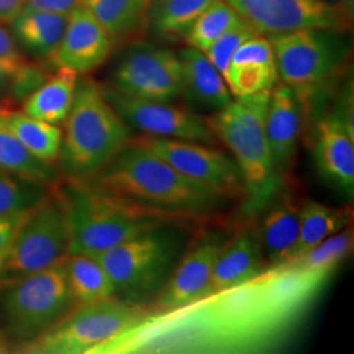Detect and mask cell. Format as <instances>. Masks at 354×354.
I'll return each mask as SVG.
<instances>
[{
	"label": "cell",
	"instance_id": "obj_22",
	"mask_svg": "<svg viewBox=\"0 0 354 354\" xmlns=\"http://www.w3.org/2000/svg\"><path fill=\"white\" fill-rule=\"evenodd\" d=\"M80 4L104 26L113 48L147 35L151 0H82Z\"/></svg>",
	"mask_w": 354,
	"mask_h": 354
},
{
	"label": "cell",
	"instance_id": "obj_10",
	"mask_svg": "<svg viewBox=\"0 0 354 354\" xmlns=\"http://www.w3.org/2000/svg\"><path fill=\"white\" fill-rule=\"evenodd\" d=\"M342 32L302 29L270 35L279 77L297 92L302 102L323 88L340 70L346 54Z\"/></svg>",
	"mask_w": 354,
	"mask_h": 354
},
{
	"label": "cell",
	"instance_id": "obj_34",
	"mask_svg": "<svg viewBox=\"0 0 354 354\" xmlns=\"http://www.w3.org/2000/svg\"><path fill=\"white\" fill-rule=\"evenodd\" d=\"M260 33L241 19L235 26H231L203 54L212 62L215 68L223 74L232 54L245 44L248 39L259 36Z\"/></svg>",
	"mask_w": 354,
	"mask_h": 354
},
{
	"label": "cell",
	"instance_id": "obj_30",
	"mask_svg": "<svg viewBox=\"0 0 354 354\" xmlns=\"http://www.w3.org/2000/svg\"><path fill=\"white\" fill-rule=\"evenodd\" d=\"M0 167L17 176L45 185H54L61 180L57 165L36 159L16 140L11 130L0 118Z\"/></svg>",
	"mask_w": 354,
	"mask_h": 354
},
{
	"label": "cell",
	"instance_id": "obj_25",
	"mask_svg": "<svg viewBox=\"0 0 354 354\" xmlns=\"http://www.w3.org/2000/svg\"><path fill=\"white\" fill-rule=\"evenodd\" d=\"M79 76L67 68H58L54 75L29 95L23 104V112L44 122L61 125L67 118L75 96Z\"/></svg>",
	"mask_w": 354,
	"mask_h": 354
},
{
	"label": "cell",
	"instance_id": "obj_13",
	"mask_svg": "<svg viewBox=\"0 0 354 354\" xmlns=\"http://www.w3.org/2000/svg\"><path fill=\"white\" fill-rule=\"evenodd\" d=\"M102 92L127 127L140 130L145 136L206 145L215 140L207 118L189 108L127 96L111 86H104Z\"/></svg>",
	"mask_w": 354,
	"mask_h": 354
},
{
	"label": "cell",
	"instance_id": "obj_42",
	"mask_svg": "<svg viewBox=\"0 0 354 354\" xmlns=\"http://www.w3.org/2000/svg\"><path fill=\"white\" fill-rule=\"evenodd\" d=\"M8 91V76L0 68V97Z\"/></svg>",
	"mask_w": 354,
	"mask_h": 354
},
{
	"label": "cell",
	"instance_id": "obj_27",
	"mask_svg": "<svg viewBox=\"0 0 354 354\" xmlns=\"http://www.w3.org/2000/svg\"><path fill=\"white\" fill-rule=\"evenodd\" d=\"M0 118L30 155L57 165L62 145L61 127L10 109H0Z\"/></svg>",
	"mask_w": 354,
	"mask_h": 354
},
{
	"label": "cell",
	"instance_id": "obj_29",
	"mask_svg": "<svg viewBox=\"0 0 354 354\" xmlns=\"http://www.w3.org/2000/svg\"><path fill=\"white\" fill-rule=\"evenodd\" d=\"M64 269L75 306L113 297V283L96 257L82 253L67 254Z\"/></svg>",
	"mask_w": 354,
	"mask_h": 354
},
{
	"label": "cell",
	"instance_id": "obj_40",
	"mask_svg": "<svg viewBox=\"0 0 354 354\" xmlns=\"http://www.w3.org/2000/svg\"><path fill=\"white\" fill-rule=\"evenodd\" d=\"M319 1H322L329 8L335 10L336 12L340 13L344 17L352 21L354 0H319Z\"/></svg>",
	"mask_w": 354,
	"mask_h": 354
},
{
	"label": "cell",
	"instance_id": "obj_4",
	"mask_svg": "<svg viewBox=\"0 0 354 354\" xmlns=\"http://www.w3.org/2000/svg\"><path fill=\"white\" fill-rule=\"evenodd\" d=\"M130 130L102 86L88 77L77 79L57 160L61 178L82 181L95 175L130 140Z\"/></svg>",
	"mask_w": 354,
	"mask_h": 354
},
{
	"label": "cell",
	"instance_id": "obj_26",
	"mask_svg": "<svg viewBox=\"0 0 354 354\" xmlns=\"http://www.w3.org/2000/svg\"><path fill=\"white\" fill-rule=\"evenodd\" d=\"M352 218L353 212L349 206L332 207L315 201L302 203L299 212L298 239L283 261L302 254L330 235L348 227Z\"/></svg>",
	"mask_w": 354,
	"mask_h": 354
},
{
	"label": "cell",
	"instance_id": "obj_3",
	"mask_svg": "<svg viewBox=\"0 0 354 354\" xmlns=\"http://www.w3.org/2000/svg\"><path fill=\"white\" fill-rule=\"evenodd\" d=\"M61 181L57 185L68 216V254L96 257L124 241L176 221L165 213L92 189L83 183Z\"/></svg>",
	"mask_w": 354,
	"mask_h": 354
},
{
	"label": "cell",
	"instance_id": "obj_37",
	"mask_svg": "<svg viewBox=\"0 0 354 354\" xmlns=\"http://www.w3.org/2000/svg\"><path fill=\"white\" fill-rule=\"evenodd\" d=\"M26 212V210L19 212V213L0 214V270H1V266L4 263L6 254L8 252V248L11 245L13 235L19 227Z\"/></svg>",
	"mask_w": 354,
	"mask_h": 354
},
{
	"label": "cell",
	"instance_id": "obj_2",
	"mask_svg": "<svg viewBox=\"0 0 354 354\" xmlns=\"http://www.w3.org/2000/svg\"><path fill=\"white\" fill-rule=\"evenodd\" d=\"M79 183L176 221L203 218L226 200L214 189L178 174L134 138L102 169Z\"/></svg>",
	"mask_w": 354,
	"mask_h": 354
},
{
	"label": "cell",
	"instance_id": "obj_33",
	"mask_svg": "<svg viewBox=\"0 0 354 354\" xmlns=\"http://www.w3.org/2000/svg\"><path fill=\"white\" fill-rule=\"evenodd\" d=\"M51 187L17 176L0 167V214L33 207L49 193Z\"/></svg>",
	"mask_w": 354,
	"mask_h": 354
},
{
	"label": "cell",
	"instance_id": "obj_23",
	"mask_svg": "<svg viewBox=\"0 0 354 354\" xmlns=\"http://www.w3.org/2000/svg\"><path fill=\"white\" fill-rule=\"evenodd\" d=\"M301 205L291 197H282L264 215L257 235L266 266H277L286 259L298 239Z\"/></svg>",
	"mask_w": 354,
	"mask_h": 354
},
{
	"label": "cell",
	"instance_id": "obj_12",
	"mask_svg": "<svg viewBox=\"0 0 354 354\" xmlns=\"http://www.w3.org/2000/svg\"><path fill=\"white\" fill-rule=\"evenodd\" d=\"M134 140L175 168L178 174L214 189L226 198H236L244 194L241 171L225 152L206 143L190 140L151 136H142Z\"/></svg>",
	"mask_w": 354,
	"mask_h": 354
},
{
	"label": "cell",
	"instance_id": "obj_1",
	"mask_svg": "<svg viewBox=\"0 0 354 354\" xmlns=\"http://www.w3.org/2000/svg\"><path fill=\"white\" fill-rule=\"evenodd\" d=\"M335 270L281 263L183 307L149 313L89 354H257L304 328Z\"/></svg>",
	"mask_w": 354,
	"mask_h": 354
},
{
	"label": "cell",
	"instance_id": "obj_24",
	"mask_svg": "<svg viewBox=\"0 0 354 354\" xmlns=\"http://www.w3.org/2000/svg\"><path fill=\"white\" fill-rule=\"evenodd\" d=\"M11 23L13 38L30 54L48 59L64 37L68 15L24 7Z\"/></svg>",
	"mask_w": 354,
	"mask_h": 354
},
{
	"label": "cell",
	"instance_id": "obj_32",
	"mask_svg": "<svg viewBox=\"0 0 354 354\" xmlns=\"http://www.w3.org/2000/svg\"><path fill=\"white\" fill-rule=\"evenodd\" d=\"M353 239V230L348 226L320 241L311 250L282 263L310 270H336L342 260L352 252Z\"/></svg>",
	"mask_w": 354,
	"mask_h": 354
},
{
	"label": "cell",
	"instance_id": "obj_39",
	"mask_svg": "<svg viewBox=\"0 0 354 354\" xmlns=\"http://www.w3.org/2000/svg\"><path fill=\"white\" fill-rule=\"evenodd\" d=\"M26 0H0V23H8L24 8Z\"/></svg>",
	"mask_w": 354,
	"mask_h": 354
},
{
	"label": "cell",
	"instance_id": "obj_20",
	"mask_svg": "<svg viewBox=\"0 0 354 354\" xmlns=\"http://www.w3.org/2000/svg\"><path fill=\"white\" fill-rule=\"evenodd\" d=\"M315 160L320 174L346 194L354 189V138L336 113L319 121Z\"/></svg>",
	"mask_w": 354,
	"mask_h": 354
},
{
	"label": "cell",
	"instance_id": "obj_28",
	"mask_svg": "<svg viewBox=\"0 0 354 354\" xmlns=\"http://www.w3.org/2000/svg\"><path fill=\"white\" fill-rule=\"evenodd\" d=\"M216 0H151L147 35L158 41L184 39L198 16Z\"/></svg>",
	"mask_w": 354,
	"mask_h": 354
},
{
	"label": "cell",
	"instance_id": "obj_6",
	"mask_svg": "<svg viewBox=\"0 0 354 354\" xmlns=\"http://www.w3.org/2000/svg\"><path fill=\"white\" fill-rule=\"evenodd\" d=\"M75 307L64 260L23 279L0 283V329L12 352L57 324Z\"/></svg>",
	"mask_w": 354,
	"mask_h": 354
},
{
	"label": "cell",
	"instance_id": "obj_38",
	"mask_svg": "<svg viewBox=\"0 0 354 354\" xmlns=\"http://www.w3.org/2000/svg\"><path fill=\"white\" fill-rule=\"evenodd\" d=\"M80 1L82 0H26L24 7L70 15L80 4Z\"/></svg>",
	"mask_w": 354,
	"mask_h": 354
},
{
	"label": "cell",
	"instance_id": "obj_41",
	"mask_svg": "<svg viewBox=\"0 0 354 354\" xmlns=\"http://www.w3.org/2000/svg\"><path fill=\"white\" fill-rule=\"evenodd\" d=\"M12 353V345L7 340L0 329V354Z\"/></svg>",
	"mask_w": 354,
	"mask_h": 354
},
{
	"label": "cell",
	"instance_id": "obj_19",
	"mask_svg": "<svg viewBox=\"0 0 354 354\" xmlns=\"http://www.w3.org/2000/svg\"><path fill=\"white\" fill-rule=\"evenodd\" d=\"M183 67L180 96L189 109L203 113H216L232 102V95L222 74L203 51L185 48L178 53Z\"/></svg>",
	"mask_w": 354,
	"mask_h": 354
},
{
	"label": "cell",
	"instance_id": "obj_35",
	"mask_svg": "<svg viewBox=\"0 0 354 354\" xmlns=\"http://www.w3.org/2000/svg\"><path fill=\"white\" fill-rule=\"evenodd\" d=\"M49 74L38 64H28L23 70L10 79L8 92L15 100L24 102L38 87H41Z\"/></svg>",
	"mask_w": 354,
	"mask_h": 354
},
{
	"label": "cell",
	"instance_id": "obj_15",
	"mask_svg": "<svg viewBox=\"0 0 354 354\" xmlns=\"http://www.w3.org/2000/svg\"><path fill=\"white\" fill-rule=\"evenodd\" d=\"M113 49L104 26L84 6L79 4L68 15L64 37L48 58V64L55 70L67 68L84 75L105 64Z\"/></svg>",
	"mask_w": 354,
	"mask_h": 354
},
{
	"label": "cell",
	"instance_id": "obj_16",
	"mask_svg": "<svg viewBox=\"0 0 354 354\" xmlns=\"http://www.w3.org/2000/svg\"><path fill=\"white\" fill-rule=\"evenodd\" d=\"M223 244L225 241L213 236L193 245L175 266L162 290L149 304V311L175 310L206 295L216 256Z\"/></svg>",
	"mask_w": 354,
	"mask_h": 354
},
{
	"label": "cell",
	"instance_id": "obj_8",
	"mask_svg": "<svg viewBox=\"0 0 354 354\" xmlns=\"http://www.w3.org/2000/svg\"><path fill=\"white\" fill-rule=\"evenodd\" d=\"M57 183L39 203L26 210L6 254L0 283L37 273L67 257L68 216Z\"/></svg>",
	"mask_w": 354,
	"mask_h": 354
},
{
	"label": "cell",
	"instance_id": "obj_11",
	"mask_svg": "<svg viewBox=\"0 0 354 354\" xmlns=\"http://www.w3.org/2000/svg\"><path fill=\"white\" fill-rule=\"evenodd\" d=\"M178 54L143 41L131 42L114 67L111 87L133 97L171 102L181 93Z\"/></svg>",
	"mask_w": 354,
	"mask_h": 354
},
{
	"label": "cell",
	"instance_id": "obj_14",
	"mask_svg": "<svg viewBox=\"0 0 354 354\" xmlns=\"http://www.w3.org/2000/svg\"><path fill=\"white\" fill-rule=\"evenodd\" d=\"M260 35H279L302 29L346 32L351 20L319 0H226Z\"/></svg>",
	"mask_w": 354,
	"mask_h": 354
},
{
	"label": "cell",
	"instance_id": "obj_21",
	"mask_svg": "<svg viewBox=\"0 0 354 354\" xmlns=\"http://www.w3.org/2000/svg\"><path fill=\"white\" fill-rule=\"evenodd\" d=\"M266 268L257 230L243 227L235 236L225 241L218 253L207 294L252 279Z\"/></svg>",
	"mask_w": 354,
	"mask_h": 354
},
{
	"label": "cell",
	"instance_id": "obj_9",
	"mask_svg": "<svg viewBox=\"0 0 354 354\" xmlns=\"http://www.w3.org/2000/svg\"><path fill=\"white\" fill-rule=\"evenodd\" d=\"M177 244L155 228L96 256L114 286V295L147 306L175 269Z\"/></svg>",
	"mask_w": 354,
	"mask_h": 354
},
{
	"label": "cell",
	"instance_id": "obj_36",
	"mask_svg": "<svg viewBox=\"0 0 354 354\" xmlns=\"http://www.w3.org/2000/svg\"><path fill=\"white\" fill-rule=\"evenodd\" d=\"M26 58L16 44V39L0 26V68L8 76V83L12 76L23 70L26 64Z\"/></svg>",
	"mask_w": 354,
	"mask_h": 354
},
{
	"label": "cell",
	"instance_id": "obj_31",
	"mask_svg": "<svg viewBox=\"0 0 354 354\" xmlns=\"http://www.w3.org/2000/svg\"><path fill=\"white\" fill-rule=\"evenodd\" d=\"M241 19L226 0H216L198 16L184 39L190 48L205 53Z\"/></svg>",
	"mask_w": 354,
	"mask_h": 354
},
{
	"label": "cell",
	"instance_id": "obj_7",
	"mask_svg": "<svg viewBox=\"0 0 354 354\" xmlns=\"http://www.w3.org/2000/svg\"><path fill=\"white\" fill-rule=\"evenodd\" d=\"M149 307L109 297L76 304L57 324L33 342L16 348L23 354H89L149 314Z\"/></svg>",
	"mask_w": 354,
	"mask_h": 354
},
{
	"label": "cell",
	"instance_id": "obj_18",
	"mask_svg": "<svg viewBox=\"0 0 354 354\" xmlns=\"http://www.w3.org/2000/svg\"><path fill=\"white\" fill-rule=\"evenodd\" d=\"M222 76L235 97L274 88L279 71L269 39L259 35L243 44L232 54Z\"/></svg>",
	"mask_w": 354,
	"mask_h": 354
},
{
	"label": "cell",
	"instance_id": "obj_17",
	"mask_svg": "<svg viewBox=\"0 0 354 354\" xmlns=\"http://www.w3.org/2000/svg\"><path fill=\"white\" fill-rule=\"evenodd\" d=\"M304 102L294 89L281 84L270 91L266 109V131L279 177L292 167L301 133Z\"/></svg>",
	"mask_w": 354,
	"mask_h": 354
},
{
	"label": "cell",
	"instance_id": "obj_5",
	"mask_svg": "<svg viewBox=\"0 0 354 354\" xmlns=\"http://www.w3.org/2000/svg\"><path fill=\"white\" fill-rule=\"evenodd\" d=\"M269 96L270 91L235 97L207 118L215 138L234 153L251 212L264 209L281 183L266 138Z\"/></svg>",
	"mask_w": 354,
	"mask_h": 354
}]
</instances>
